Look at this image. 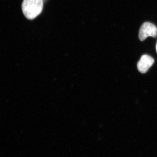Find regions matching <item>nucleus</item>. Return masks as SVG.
Listing matches in <instances>:
<instances>
[{
	"instance_id": "1",
	"label": "nucleus",
	"mask_w": 157,
	"mask_h": 157,
	"mask_svg": "<svg viewBox=\"0 0 157 157\" xmlns=\"http://www.w3.org/2000/svg\"><path fill=\"white\" fill-rule=\"evenodd\" d=\"M43 6V0H24L23 13L28 19H33L42 12Z\"/></svg>"
},
{
	"instance_id": "2",
	"label": "nucleus",
	"mask_w": 157,
	"mask_h": 157,
	"mask_svg": "<svg viewBox=\"0 0 157 157\" xmlns=\"http://www.w3.org/2000/svg\"><path fill=\"white\" fill-rule=\"evenodd\" d=\"M157 36V27L151 23L144 22L140 27L139 33V38L140 41H144L148 36L155 38Z\"/></svg>"
},
{
	"instance_id": "3",
	"label": "nucleus",
	"mask_w": 157,
	"mask_h": 157,
	"mask_svg": "<svg viewBox=\"0 0 157 157\" xmlns=\"http://www.w3.org/2000/svg\"><path fill=\"white\" fill-rule=\"evenodd\" d=\"M154 63V59L151 56L144 55L142 56L137 64V68L140 73H145Z\"/></svg>"
},
{
	"instance_id": "4",
	"label": "nucleus",
	"mask_w": 157,
	"mask_h": 157,
	"mask_svg": "<svg viewBox=\"0 0 157 157\" xmlns=\"http://www.w3.org/2000/svg\"><path fill=\"white\" fill-rule=\"evenodd\" d=\"M156 51L157 52V45H156Z\"/></svg>"
}]
</instances>
